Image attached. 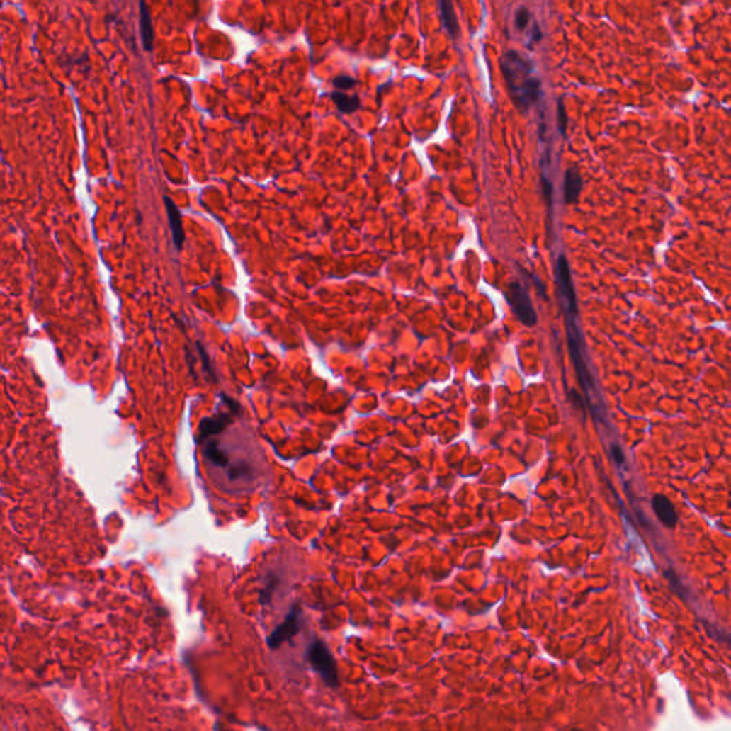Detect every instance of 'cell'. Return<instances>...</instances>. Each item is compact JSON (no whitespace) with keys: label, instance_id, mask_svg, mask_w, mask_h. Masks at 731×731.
<instances>
[{"label":"cell","instance_id":"9a60e30c","mask_svg":"<svg viewBox=\"0 0 731 731\" xmlns=\"http://www.w3.org/2000/svg\"><path fill=\"white\" fill-rule=\"evenodd\" d=\"M530 19H531L530 11L527 8H524V6H520L516 11V13H514V23H516V28L518 30H524L528 26Z\"/></svg>","mask_w":731,"mask_h":731},{"label":"cell","instance_id":"7a4b0ae2","mask_svg":"<svg viewBox=\"0 0 731 731\" xmlns=\"http://www.w3.org/2000/svg\"><path fill=\"white\" fill-rule=\"evenodd\" d=\"M203 448L205 460L216 470L222 472L230 484L246 486L256 479V468L242 457L233 459L232 450L219 438H208Z\"/></svg>","mask_w":731,"mask_h":731},{"label":"cell","instance_id":"6da1fadb","mask_svg":"<svg viewBox=\"0 0 731 731\" xmlns=\"http://www.w3.org/2000/svg\"><path fill=\"white\" fill-rule=\"evenodd\" d=\"M502 72L509 94L520 112H527L541 96V81L533 74V63L516 50H509L502 57Z\"/></svg>","mask_w":731,"mask_h":731},{"label":"cell","instance_id":"8992f818","mask_svg":"<svg viewBox=\"0 0 731 731\" xmlns=\"http://www.w3.org/2000/svg\"><path fill=\"white\" fill-rule=\"evenodd\" d=\"M557 288L566 316L577 317V303L572 280V270L565 254H560L557 259Z\"/></svg>","mask_w":731,"mask_h":731},{"label":"cell","instance_id":"30bf717a","mask_svg":"<svg viewBox=\"0 0 731 731\" xmlns=\"http://www.w3.org/2000/svg\"><path fill=\"white\" fill-rule=\"evenodd\" d=\"M583 189V178L577 169L570 167L566 171L565 177V202L566 205H573L579 200V196Z\"/></svg>","mask_w":731,"mask_h":731},{"label":"cell","instance_id":"4fadbf2b","mask_svg":"<svg viewBox=\"0 0 731 731\" xmlns=\"http://www.w3.org/2000/svg\"><path fill=\"white\" fill-rule=\"evenodd\" d=\"M440 13L443 19L444 29L451 38H455L459 35V22H457V16L453 8V4L450 2H440Z\"/></svg>","mask_w":731,"mask_h":731},{"label":"cell","instance_id":"2e32d148","mask_svg":"<svg viewBox=\"0 0 731 731\" xmlns=\"http://www.w3.org/2000/svg\"><path fill=\"white\" fill-rule=\"evenodd\" d=\"M557 126H559V130L562 132V135L565 136L566 129H567V113H566V108H565V103L562 99H559V102H557Z\"/></svg>","mask_w":731,"mask_h":731},{"label":"cell","instance_id":"d6986e66","mask_svg":"<svg viewBox=\"0 0 731 731\" xmlns=\"http://www.w3.org/2000/svg\"><path fill=\"white\" fill-rule=\"evenodd\" d=\"M533 40L534 42H540L541 40V32H540V28L537 23L533 25Z\"/></svg>","mask_w":731,"mask_h":731},{"label":"cell","instance_id":"ac0fdd59","mask_svg":"<svg viewBox=\"0 0 731 731\" xmlns=\"http://www.w3.org/2000/svg\"><path fill=\"white\" fill-rule=\"evenodd\" d=\"M611 453H613V457L617 465H623L624 463V454H623V450L620 448V446H613L611 447Z\"/></svg>","mask_w":731,"mask_h":731},{"label":"cell","instance_id":"5bb4252c","mask_svg":"<svg viewBox=\"0 0 731 731\" xmlns=\"http://www.w3.org/2000/svg\"><path fill=\"white\" fill-rule=\"evenodd\" d=\"M357 83H358V80H356L354 77L347 76V74H340V76H336L333 79V86L337 89V91L350 90L354 86H357Z\"/></svg>","mask_w":731,"mask_h":731},{"label":"cell","instance_id":"9c48e42d","mask_svg":"<svg viewBox=\"0 0 731 731\" xmlns=\"http://www.w3.org/2000/svg\"><path fill=\"white\" fill-rule=\"evenodd\" d=\"M163 200H164V205H166V212H167V217H169V223H170V230H171V237H173L174 246L180 250L183 247V243H185V230H183V222H181L180 210L177 209V206L174 205V202L169 196H164Z\"/></svg>","mask_w":731,"mask_h":731},{"label":"cell","instance_id":"5b68a950","mask_svg":"<svg viewBox=\"0 0 731 731\" xmlns=\"http://www.w3.org/2000/svg\"><path fill=\"white\" fill-rule=\"evenodd\" d=\"M309 662L312 667L320 674L323 681L330 687L337 684V666L336 662L329 652V649L322 642H313L309 647Z\"/></svg>","mask_w":731,"mask_h":731},{"label":"cell","instance_id":"ffe728a7","mask_svg":"<svg viewBox=\"0 0 731 731\" xmlns=\"http://www.w3.org/2000/svg\"><path fill=\"white\" fill-rule=\"evenodd\" d=\"M569 731H583V730H579V728H574V730H569Z\"/></svg>","mask_w":731,"mask_h":731},{"label":"cell","instance_id":"8fae6325","mask_svg":"<svg viewBox=\"0 0 731 731\" xmlns=\"http://www.w3.org/2000/svg\"><path fill=\"white\" fill-rule=\"evenodd\" d=\"M139 8H140V35H142L143 47L147 52H150L153 49V40H154L150 13H149L147 5L144 2H140Z\"/></svg>","mask_w":731,"mask_h":731},{"label":"cell","instance_id":"277c9868","mask_svg":"<svg viewBox=\"0 0 731 731\" xmlns=\"http://www.w3.org/2000/svg\"><path fill=\"white\" fill-rule=\"evenodd\" d=\"M506 298L514 314L524 326L533 327L537 323V313L523 285L518 282H511L506 290Z\"/></svg>","mask_w":731,"mask_h":731},{"label":"cell","instance_id":"7c38bea8","mask_svg":"<svg viewBox=\"0 0 731 731\" xmlns=\"http://www.w3.org/2000/svg\"><path fill=\"white\" fill-rule=\"evenodd\" d=\"M332 101L334 102L336 108L341 113H354L360 108V99L357 95H348L344 91L334 90L332 94Z\"/></svg>","mask_w":731,"mask_h":731},{"label":"cell","instance_id":"ba28073f","mask_svg":"<svg viewBox=\"0 0 731 731\" xmlns=\"http://www.w3.org/2000/svg\"><path fill=\"white\" fill-rule=\"evenodd\" d=\"M653 510L663 526L667 528H676L679 523V514L669 497L664 494H656L653 497Z\"/></svg>","mask_w":731,"mask_h":731},{"label":"cell","instance_id":"e0dca14e","mask_svg":"<svg viewBox=\"0 0 731 731\" xmlns=\"http://www.w3.org/2000/svg\"><path fill=\"white\" fill-rule=\"evenodd\" d=\"M541 186H543V193H544V198L547 200V205L548 208H552V199H553V186H552V181L548 180L545 176L541 177Z\"/></svg>","mask_w":731,"mask_h":731},{"label":"cell","instance_id":"52a82bcc","mask_svg":"<svg viewBox=\"0 0 731 731\" xmlns=\"http://www.w3.org/2000/svg\"><path fill=\"white\" fill-rule=\"evenodd\" d=\"M300 627H302V610L299 606H296L290 610V613L288 614L285 621L268 635V640H267L268 646L271 649H278L280 645H283L285 642H288L289 638H292L295 634H298L300 631Z\"/></svg>","mask_w":731,"mask_h":731},{"label":"cell","instance_id":"3957f363","mask_svg":"<svg viewBox=\"0 0 731 731\" xmlns=\"http://www.w3.org/2000/svg\"><path fill=\"white\" fill-rule=\"evenodd\" d=\"M226 403L227 404H223L225 409L219 407L212 417H206L200 421L199 438H198L199 443H203L210 437H216V436L222 434L233 423V420L236 417V410L240 407L234 400L229 399L227 396H226Z\"/></svg>","mask_w":731,"mask_h":731}]
</instances>
